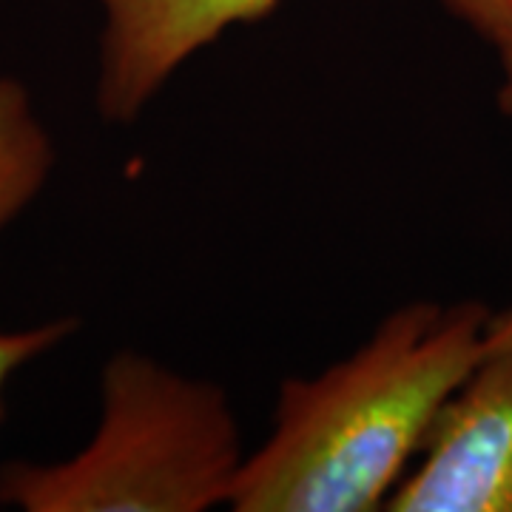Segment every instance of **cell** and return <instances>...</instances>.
<instances>
[{"mask_svg": "<svg viewBox=\"0 0 512 512\" xmlns=\"http://www.w3.org/2000/svg\"><path fill=\"white\" fill-rule=\"evenodd\" d=\"M77 328L74 319H55L40 328L29 330H0V416H3V390L9 379L18 373L26 362L43 356L46 350L66 342Z\"/></svg>", "mask_w": 512, "mask_h": 512, "instance_id": "cell-6", "label": "cell"}, {"mask_svg": "<svg viewBox=\"0 0 512 512\" xmlns=\"http://www.w3.org/2000/svg\"><path fill=\"white\" fill-rule=\"evenodd\" d=\"M279 0H97L103 9L97 109L109 123L137 120L191 57L228 29L271 15ZM478 29L510 0H444Z\"/></svg>", "mask_w": 512, "mask_h": 512, "instance_id": "cell-3", "label": "cell"}, {"mask_svg": "<svg viewBox=\"0 0 512 512\" xmlns=\"http://www.w3.org/2000/svg\"><path fill=\"white\" fill-rule=\"evenodd\" d=\"M55 146L32 97L0 74V231L32 205L52 174Z\"/></svg>", "mask_w": 512, "mask_h": 512, "instance_id": "cell-5", "label": "cell"}, {"mask_svg": "<svg viewBox=\"0 0 512 512\" xmlns=\"http://www.w3.org/2000/svg\"><path fill=\"white\" fill-rule=\"evenodd\" d=\"M478 35H484L493 43L495 55H498V66H501V83H498V109L507 117H512V9L504 15L490 20Z\"/></svg>", "mask_w": 512, "mask_h": 512, "instance_id": "cell-7", "label": "cell"}, {"mask_svg": "<svg viewBox=\"0 0 512 512\" xmlns=\"http://www.w3.org/2000/svg\"><path fill=\"white\" fill-rule=\"evenodd\" d=\"M242 464L220 384L120 353L103 367L94 439L57 464H6L0 501L26 512H202L231 504Z\"/></svg>", "mask_w": 512, "mask_h": 512, "instance_id": "cell-2", "label": "cell"}, {"mask_svg": "<svg viewBox=\"0 0 512 512\" xmlns=\"http://www.w3.org/2000/svg\"><path fill=\"white\" fill-rule=\"evenodd\" d=\"M512 336V311L413 302L350 359L279 390L274 433L245 456L231 510H384L441 410Z\"/></svg>", "mask_w": 512, "mask_h": 512, "instance_id": "cell-1", "label": "cell"}, {"mask_svg": "<svg viewBox=\"0 0 512 512\" xmlns=\"http://www.w3.org/2000/svg\"><path fill=\"white\" fill-rule=\"evenodd\" d=\"M384 510L512 512V336L441 410Z\"/></svg>", "mask_w": 512, "mask_h": 512, "instance_id": "cell-4", "label": "cell"}]
</instances>
